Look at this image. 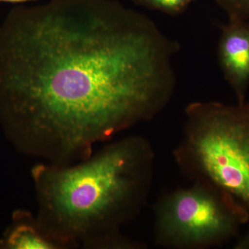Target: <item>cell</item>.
Instances as JSON below:
<instances>
[{
  "label": "cell",
  "mask_w": 249,
  "mask_h": 249,
  "mask_svg": "<svg viewBox=\"0 0 249 249\" xmlns=\"http://www.w3.org/2000/svg\"><path fill=\"white\" fill-rule=\"evenodd\" d=\"M179 44L116 0H50L0 24V124L15 146L51 164L155 119L176 87Z\"/></svg>",
  "instance_id": "cell-1"
},
{
  "label": "cell",
  "mask_w": 249,
  "mask_h": 249,
  "mask_svg": "<svg viewBox=\"0 0 249 249\" xmlns=\"http://www.w3.org/2000/svg\"><path fill=\"white\" fill-rule=\"evenodd\" d=\"M155 163L150 142L131 136L73 164L36 165L37 217L64 249H145L121 227L145 207Z\"/></svg>",
  "instance_id": "cell-2"
},
{
  "label": "cell",
  "mask_w": 249,
  "mask_h": 249,
  "mask_svg": "<svg viewBox=\"0 0 249 249\" xmlns=\"http://www.w3.org/2000/svg\"><path fill=\"white\" fill-rule=\"evenodd\" d=\"M174 160L191 181L212 183L249 212V102L198 101L185 110Z\"/></svg>",
  "instance_id": "cell-3"
},
{
  "label": "cell",
  "mask_w": 249,
  "mask_h": 249,
  "mask_svg": "<svg viewBox=\"0 0 249 249\" xmlns=\"http://www.w3.org/2000/svg\"><path fill=\"white\" fill-rule=\"evenodd\" d=\"M163 195L153 207L154 242L166 249H207L235 240L249 221L243 204L206 181Z\"/></svg>",
  "instance_id": "cell-4"
},
{
  "label": "cell",
  "mask_w": 249,
  "mask_h": 249,
  "mask_svg": "<svg viewBox=\"0 0 249 249\" xmlns=\"http://www.w3.org/2000/svg\"><path fill=\"white\" fill-rule=\"evenodd\" d=\"M220 29L219 67L237 103H244L249 89V20H229L220 25Z\"/></svg>",
  "instance_id": "cell-5"
},
{
  "label": "cell",
  "mask_w": 249,
  "mask_h": 249,
  "mask_svg": "<svg viewBox=\"0 0 249 249\" xmlns=\"http://www.w3.org/2000/svg\"><path fill=\"white\" fill-rule=\"evenodd\" d=\"M0 247L9 249H63L40 222L27 211L13 214L12 223L0 241Z\"/></svg>",
  "instance_id": "cell-6"
},
{
  "label": "cell",
  "mask_w": 249,
  "mask_h": 249,
  "mask_svg": "<svg viewBox=\"0 0 249 249\" xmlns=\"http://www.w3.org/2000/svg\"><path fill=\"white\" fill-rule=\"evenodd\" d=\"M137 6L160 11L170 16L182 15L190 5L197 0H131Z\"/></svg>",
  "instance_id": "cell-7"
},
{
  "label": "cell",
  "mask_w": 249,
  "mask_h": 249,
  "mask_svg": "<svg viewBox=\"0 0 249 249\" xmlns=\"http://www.w3.org/2000/svg\"><path fill=\"white\" fill-rule=\"evenodd\" d=\"M229 20H249V0H214Z\"/></svg>",
  "instance_id": "cell-8"
},
{
  "label": "cell",
  "mask_w": 249,
  "mask_h": 249,
  "mask_svg": "<svg viewBox=\"0 0 249 249\" xmlns=\"http://www.w3.org/2000/svg\"><path fill=\"white\" fill-rule=\"evenodd\" d=\"M235 240L233 249H249V230L244 235H241L240 234Z\"/></svg>",
  "instance_id": "cell-9"
},
{
  "label": "cell",
  "mask_w": 249,
  "mask_h": 249,
  "mask_svg": "<svg viewBox=\"0 0 249 249\" xmlns=\"http://www.w3.org/2000/svg\"><path fill=\"white\" fill-rule=\"evenodd\" d=\"M37 1V0H0V3H9V4H22L29 1Z\"/></svg>",
  "instance_id": "cell-10"
}]
</instances>
